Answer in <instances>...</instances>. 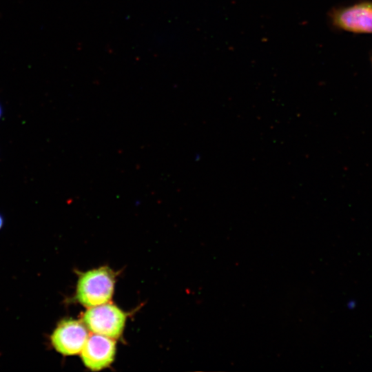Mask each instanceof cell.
<instances>
[{
  "mask_svg": "<svg viewBox=\"0 0 372 372\" xmlns=\"http://www.w3.org/2000/svg\"><path fill=\"white\" fill-rule=\"evenodd\" d=\"M114 283L115 275L107 267L87 271L78 280L76 300L88 307L106 303L112 296Z\"/></svg>",
  "mask_w": 372,
  "mask_h": 372,
  "instance_id": "obj_1",
  "label": "cell"
},
{
  "mask_svg": "<svg viewBox=\"0 0 372 372\" xmlns=\"http://www.w3.org/2000/svg\"><path fill=\"white\" fill-rule=\"evenodd\" d=\"M127 315L117 306L104 303L90 307L83 316V324L92 332L112 339L123 333Z\"/></svg>",
  "mask_w": 372,
  "mask_h": 372,
  "instance_id": "obj_2",
  "label": "cell"
},
{
  "mask_svg": "<svg viewBox=\"0 0 372 372\" xmlns=\"http://www.w3.org/2000/svg\"><path fill=\"white\" fill-rule=\"evenodd\" d=\"M331 25L337 30L358 34H372V1L332 8L328 13Z\"/></svg>",
  "mask_w": 372,
  "mask_h": 372,
  "instance_id": "obj_3",
  "label": "cell"
},
{
  "mask_svg": "<svg viewBox=\"0 0 372 372\" xmlns=\"http://www.w3.org/2000/svg\"><path fill=\"white\" fill-rule=\"evenodd\" d=\"M88 338L86 327L72 319L61 320L53 331L50 340L54 349L63 355L79 353Z\"/></svg>",
  "mask_w": 372,
  "mask_h": 372,
  "instance_id": "obj_4",
  "label": "cell"
},
{
  "mask_svg": "<svg viewBox=\"0 0 372 372\" xmlns=\"http://www.w3.org/2000/svg\"><path fill=\"white\" fill-rule=\"evenodd\" d=\"M115 352L116 343L112 338L96 333L87 338L81 351V356L86 367L92 371H99L113 362Z\"/></svg>",
  "mask_w": 372,
  "mask_h": 372,
  "instance_id": "obj_5",
  "label": "cell"
},
{
  "mask_svg": "<svg viewBox=\"0 0 372 372\" xmlns=\"http://www.w3.org/2000/svg\"><path fill=\"white\" fill-rule=\"evenodd\" d=\"M3 224V217L0 214V229L1 228Z\"/></svg>",
  "mask_w": 372,
  "mask_h": 372,
  "instance_id": "obj_6",
  "label": "cell"
},
{
  "mask_svg": "<svg viewBox=\"0 0 372 372\" xmlns=\"http://www.w3.org/2000/svg\"><path fill=\"white\" fill-rule=\"evenodd\" d=\"M2 112H2V107H1V106L0 105V118H1V116H2Z\"/></svg>",
  "mask_w": 372,
  "mask_h": 372,
  "instance_id": "obj_7",
  "label": "cell"
},
{
  "mask_svg": "<svg viewBox=\"0 0 372 372\" xmlns=\"http://www.w3.org/2000/svg\"><path fill=\"white\" fill-rule=\"evenodd\" d=\"M371 63H372V57H371Z\"/></svg>",
  "mask_w": 372,
  "mask_h": 372,
  "instance_id": "obj_8",
  "label": "cell"
}]
</instances>
